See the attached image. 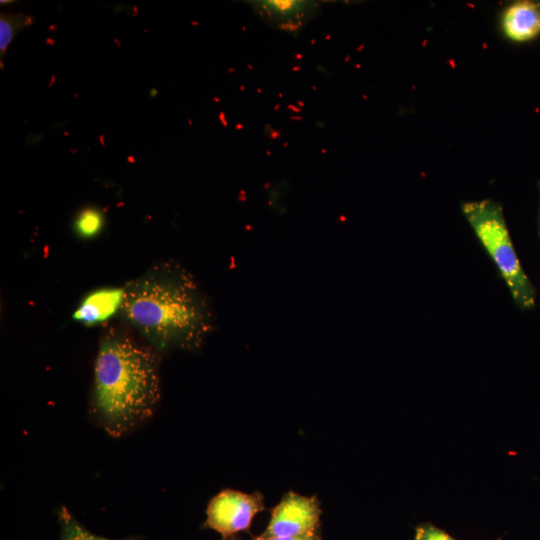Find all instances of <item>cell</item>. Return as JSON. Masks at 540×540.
Segmentation results:
<instances>
[{
	"label": "cell",
	"instance_id": "6da1fadb",
	"mask_svg": "<svg viewBox=\"0 0 540 540\" xmlns=\"http://www.w3.org/2000/svg\"><path fill=\"white\" fill-rule=\"evenodd\" d=\"M121 317L157 353L198 348L213 329L209 303L174 261L155 263L123 288Z\"/></svg>",
	"mask_w": 540,
	"mask_h": 540
},
{
	"label": "cell",
	"instance_id": "7a4b0ae2",
	"mask_svg": "<svg viewBox=\"0 0 540 540\" xmlns=\"http://www.w3.org/2000/svg\"><path fill=\"white\" fill-rule=\"evenodd\" d=\"M157 352L119 331L99 342L90 409L113 437L124 436L149 420L160 400Z\"/></svg>",
	"mask_w": 540,
	"mask_h": 540
},
{
	"label": "cell",
	"instance_id": "3957f363",
	"mask_svg": "<svg viewBox=\"0 0 540 540\" xmlns=\"http://www.w3.org/2000/svg\"><path fill=\"white\" fill-rule=\"evenodd\" d=\"M461 212L504 281L516 306L523 311L533 310L537 290L521 265L502 205L489 198L466 201L461 204Z\"/></svg>",
	"mask_w": 540,
	"mask_h": 540
},
{
	"label": "cell",
	"instance_id": "277c9868",
	"mask_svg": "<svg viewBox=\"0 0 540 540\" xmlns=\"http://www.w3.org/2000/svg\"><path fill=\"white\" fill-rule=\"evenodd\" d=\"M264 508L260 493L223 490L211 499L205 525L219 532L223 538L234 536L248 530L254 516Z\"/></svg>",
	"mask_w": 540,
	"mask_h": 540
},
{
	"label": "cell",
	"instance_id": "5b68a950",
	"mask_svg": "<svg viewBox=\"0 0 540 540\" xmlns=\"http://www.w3.org/2000/svg\"><path fill=\"white\" fill-rule=\"evenodd\" d=\"M321 509L315 496L306 497L295 492L285 494L271 513L263 532L271 536H302L319 531Z\"/></svg>",
	"mask_w": 540,
	"mask_h": 540
},
{
	"label": "cell",
	"instance_id": "8992f818",
	"mask_svg": "<svg viewBox=\"0 0 540 540\" xmlns=\"http://www.w3.org/2000/svg\"><path fill=\"white\" fill-rule=\"evenodd\" d=\"M252 6L268 24L291 33L299 32L320 8L314 1L295 0L253 1Z\"/></svg>",
	"mask_w": 540,
	"mask_h": 540
},
{
	"label": "cell",
	"instance_id": "52a82bcc",
	"mask_svg": "<svg viewBox=\"0 0 540 540\" xmlns=\"http://www.w3.org/2000/svg\"><path fill=\"white\" fill-rule=\"evenodd\" d=\"M505 37L514 42H526L540 34V3L517 1L507 6L501 16Z\"/></svg>",
	"mask_w": 540,
	"mask_h": 540
},
{
	"label": "cell",
	"instance_id": "ba28073f",
	"mask_svg": "<svg viewBox=\"0 0 540 540\" xmlns=\"http://www.w3.org/2000/svg\"><path fill=\"white\" fill-rule=\"evenodd\" d=\"M123 289H101L89 294L74 314V318L93 324L111 316L121 305Z\"/></svg>",
	"mask_w": 540,
	"mask_h": 540
},
{
	"label": "cell",
	"instance_id": "9c48e42d",
	"mask_svg": "<svg viewBox=\"0 0 540 540\" xmlns=\"http://www.w3.org/2000/svg\"><path fill=\"white\" fill-rule=\"evenodd\" d=\"M61 540H139L136 538L108 539L91 533L83 527L64 507L59 510Z\"/></svg>",
	"mask_w": 540,
	"mask_h": 540
},
{
	"label": "cell",
	"instance_id": "30bf717a",
	"mask_svg": "<svg viewBox=\"0 0 540 540\" xmlns=\"http://www.w3.org/2000/svg\"><path fill=\"white\" fill-rule=\"evenodd\" d=\"M31 23L32 18L24 14L11 15L3 12L1 13L0 52L2 57L16 33Z\"/></svg>",
	"mask_w": 540,
	"mask_h": 540
},
{
	"label": "cell",
	"instance_id": "8fae6325",
	"mask_svg": "<svg viewBox=\"0 0 540 540\" xmlns=\"http://www.w3.org/2000/svg\"><path fill=\"white\" fill-rule=\"evenodd\" d=\"M103 217L100 211L88 208L82 211L76 218V232L85 238H90L99 233L102 228Z\"/></svg>",
	"mask_w": 540,
	"mask_h": 540
},
{
	"label": "cell",
	"instance_id": "7c38bea8",
	"mask_svg": "<svg viewBox=\"0 0 540 540\" xmlns=\"http://www.w3.org/2000/svg\"><path fill=\"white\" fill-rule=\"evenodd\" d=\"M414 540H456L447 532L431 523H424L416 527Z\"/></svg>",
	"mask_w": 540,
	"mask_h": 540
},
{
	"label": "cell",
	"instance_id": "4fadbf2b",
	"mask_svg": "<svg viewBox=\"0 0 540 540\" xmlns=\"http://www.w3.org/2000/svg\"><path fill=\"white\" fill-rule=\"evenodd\" d=\"M252 540H321V536L319 531L302 536H271L262 533L259 536L254 537Z\"/></svg>",
	"mask_w": 540,
	"mask_h": 540
},
{
	"label": "cell",
	"instance_id": "5bb4252c",
	"mask_svg": "<svg viewBox=\"0 0 540 540\" xmlns=\"http://www.w3.org/2000/svg\"><path fill=\"white\" fill-rule=\"evenodd\" d=\"M281 134H282L281 131H276V130H274L273 132H271V133L269 134V139H270L271 141L276 140L277 138H279V137L281 136Z\"/></svg>",
	"mask_w": 540,
	"mask_h": 540
},
{
	"label": "cell",
	"instance_id": "9a60e30c",
	"mask_svg": "<svg viewBox=\"0 0 540 540\" xmlns=\"http://www.w3.org/2000/svg\"><path fill=\"white\" fill-rule=\"evenodd\" d=\"M287 109H289V110H291V111H293V112H295V113H300V112L302 111L301 108L296 107V106H294V105H292V104H288V105H287Z\"/></svg>",
	"mask_w": 540,
	"mask_h": 540
},
{
	"label": "cell",
	"instance_id": "2e32d148",
	"mask_svg": "<svg viewBox=\"0 0 540 540\" xmlns=\"http://www.w3.org/2000/svg\"><path fill=\"white\" fill-rule=\"evenodd\" d=\"M219 118H220V120L222 121L223 126H224V127H227V126H228V123H227V121L225 120V115H224L223 112L220 113Z\"/></svg>",
	"mask_w": 540,
	"mask_h": 540
},
{
	"label": "cell",
	"instance_id": "e0dca14e",
	"mask_svg": "<svg viewBox=\"0 0 540 540\" xmlns=\"http://www.w3.org/2000/svg\"><path fill=\"white\" fill-rule=\"evenodd\" d=\"M293 58H294L295 60H301V59L303 58V54H302L301 52L295 53V54L293 55Z\"/></svg>",
	"mask_w": 540,
	"mask_h": 540
},
{
	"label": "cell",
	"instance_id": "ac0fdd59",
	"mask_svg": "<svg viewBox=\"0 0 540 540\" xmlns=\"http://www.w3.org/2000/svg\"><path fill=\"white\" fill-rule=\"evenodd\" d=\"M302 69V66L301 65H295L291 68V71L292 72H298Z\"/></svg>",
	"mask_w": 540,
	"mask_h": 540
},
{
	"label": "cell",
	"instance_id": "d6986e66",
	"mask_svg": "<svg viewBox=\"0 0 540 540\" xmlns=\"http://www.w3.org/2000/svg\"><path fill=\"white\" fill-rule=\"evenodd\" d=\"M316 68H317L318 71H321L323 73H327V70L323 66H321L320 64H318L316 66Z\"/></svg>",
	"mask_w": 540,
	"mask_h": 540
},
{
	"label": "cell",
	"instance_id": "ffe728a7",
	"mask_svg": "<svg viewBox=\"0 0 540 540\" xmlns=\"http://www.w3.org/2000/svg\"><path fill=\"white\" fill-rule=\"evenodd\" d=\"M290 120H298V121H302L303 118H302V116H290Z\"/></svg>",
	"mask_w": 540,
	"mask_h": 540
},
{
	"label": "cell",
	"instance_id": "44dd1931",
	"mask_svg": "<svg viewBox=\"0 0 540 540\" xmlns=\"http://www.w3.org/2000/svg\"><path fill=\"white\" fill-rule=\"evenodd\" d=\"M296 102H297V104H298L299 108L303 109V108L305 107V104H304V102H303V101H301V100H297Z\"/></svg>",
	"mask_w": 540,
	"mask_h": 540
},
{
	"label": "cell",
	"instance_id": "7402d4cb",
	"mask_svg": "<svg viewBox=\"0 0 540 540\" xmlns=\"http://www.w3.org/2000/svg\"><path fill=\"white\" fill-rule=\"evenodd\" d=\"M316 126H318L320 128H323V127H325V123L318 120V121H316Z\"/></svg>",
	"mask_w": 540,
	"mask_h": 540
},
{
	"label": "cell",
	"instance_id": "603a6c76",
	"mask_svg": "<svg viewBox=\"0 0 540 540\" xmlns=\"http://www.w3.org/2000/svg\"><path fill=\"white\" fill-rule=\"evenodd\" d=\"M223 540H240L234 536H230V537H226V538H223Z\"/></svg>",
	"mask_w": 540,
	"mask_h": 540
},
{
	"label": "cell",
	"instance_id": "cb8c5ba5",
	"mask_svg": "<svg viewBox=\"0 0 540 540\" xmlns=\"http://www.w3.org/2000/svg\"><path fill=\"white\" fill-rule=\"evenodd\" d=\"M235 128H236L237 130H241V129L244 128V126H243L242 124L238 123V124L235 126Z\"/></svg>",
	"mask_w": 540,
	"mask_h": 540
},
{
	"label": "cell",
	"instance_id": "d4e9b609",
	"mask_svg": "<svg viewBox=\"0 0 540 540\" xmlns=\"http://www.w3.org/2000/svg\"><path fill=\"white\" fill-rule=\"evenodd\" d=\"M279 108H280V104L277 103V104L274 106L273 110L276 112V111L279 110Z\"/></svg>",
	"mask_w": 540,
	"mask_h": 540
},
{
	"label": "cell",
	"instance_id": "484cf974",
	"mask_svg": "<svg viewBox=\"0 0 540 540\" xmlns=\"http://www.w3.org/2000/svg\"><path fill=\"white\" fill-rule=\"evenodd\" d=\"M539 192H540V182H539ZM539 237H540V209H539Z\"/></svg>",
	"mask_w": 540,
	"mask_h": 540
},
{
	"label": "cell",
	"instance_id": "4316f807",
	"mask_svg": "<svg viewBox=\"0 0 540 540\" xmlns=\"http://www.w3.org/2000/svg\"><path fill=\"white\" fill-rule=\"evenodd\" d=\"M240 91H241V92H244V91H245V85H243V84L240 85Z\"/></svg>",
	"mask_w": 540,
	"mask_h": 540
},
{
	"label": "cell",
	"instance_id": "83f0119b",
	"mask_svg": "<svg viewBox=\"0 0 540 540\" xmlns=\"http://www.w3.org/2000/svg\"><path fill=\"white\" fill-rule=\"evenodd\" d=\"M247 68L250 70V71H253V66L251 64H247Z\"/></svg>",
	"mask_w": 540,
	"mask_h": 540
},
{
	"label": "cell",
	"instance_id": "f1b7e54d",
	"mask_svg": "<svg viewBox=\"0 0 540 540\" xmlns=\"http://www.w3.org/2000/svg\"><path fill=\"white\" fill-rule=\"evenodd\" d=\"M315 42H316L315 39H311L310 45H311V46H314V45H315Z\"/></svg>",
	"mask_w": 540,
	"mask_h": 540
},
{
	"label": "cell",
	"instance_id": "f546056e",
	"mask_svg": "<svg viewBox=\"0 0 540 540\" xmlns=\"http://www.w3.org/2000/svg\"><path fill=\"white\" fill-rule=\"evenodd\" d=\"M228 72H230V73L236 72V69H234V68H229V69H228Z\"/></svg>",
	"mask_w": 540,
	"mask_h": 540
},
{
	"label": "cell",
	"instance_id": "4dcf8cb0",
	"mask_svg": "<svg viewBox=\"0 0 540 540\" xmlns=\"http://www.w3.org/2000/svg\"><path fill=\"white\" fill-rule=\"evenodd\" d=\"M330 38H331V36L328 34V35L325 36L324 39L327 41V40H330Z\"/></svg>",
	"mask_w": 540,
	"mask_h": 540
},
{
	"label": "cell",
	"instance_id": "1f68e13d",
	"mask_svg": "<svg viewBox=\"0 0 540 540\" xmlns=\"http://www.w3.org/2000/svg\"><path fill=\"white\" fill-rule=\"evenodd\" d=\"M288 145H289V142H288V141H285V142L283 143V147H287Z\"/></svg>",
	"mask_w": 540,
	"mask_h": 540
},
{
	"label": "cell",
	"instance_id": "d6a6232c",
	"mask_svg": "<svg viewBox=\"0 0 540 540\" xmlns=\"http://www.w3.org/2000/svg\"><path fill=\"white\" fill-rule=\"evenodd\" d=\"M312 90L316 92V91H317V87H316L315 85H312Z\"/></svg>",
	"mask_w": 540,
	"mask_h": 540
},
{
	"label": "cell",
	"instance_id": "836d02e7",
	"mask_svg": "<svg viewBox=\"0 0 540 540\" xmlns=\"http://www.w3.org/2000/svg\"><path fill=\"white\" fill-rule=\"evenodd\" d=\"M257 93H258V94H261V93H262V89H261V88H257Z\"/></svg>",
	"mask_w": 540,
	"mask_h": 540
},
{
	"label": "cell",
	"instance_id": "e575fe53",
	"mask_svg": "<svg viewBox=\"0 0 540 540\" xmlns=\"http://www.w3.org/2000/svg\"><path fill=\"white\" fill-rule=\"evenodd\" d=\"M321 153H322V154H326V149H325V148H322V149H321Z\"/></svg>",
	"mask_w": 540,
	"mask_h": 540
},
{
	"label": "cell",
	"instance_id": "d590c367",
	"mask_svg": "<svg viewBox=\"0 0 540 540\" xmlns=\"http://www.w3.org/2000/svg\"><path fill=\"white\" fill-rule=\"evenodd\" d=\"M270 154H271L270 150L267 149V151H266V156H270Z\"/></svg>",
	"mask_w": 540,
	"mask_h": 540
},
{
	"label": "cell",
	"instance_id": "8d00e7d4",
	"mask_svg": "<svg viewBox=\"0 0 540 540\" xmlns=\"http://www.w3.org/2000/svg\"><path fill=\"white\" fill-rule=\"evenodd\" d=\"M246 30H247L246 26H242V31L246 32Z\"/></svg>",
	"mask_w": 540,
	"mask_h": 540
},
{
	"label": "cell",
	"instance_id": "74e56055",
	"mask_svg": "<svg viewBox=\"0 0 540 540\" xmlns=\"http://www.w3.org/2000/svg\"><path fill=\"white\" fill-rule=\"evenodd\" d=\"M278 97H279V98H282V97H283V94H282V93H278Z\"/></svg>",
	"mask_w": 540,
	"mask_h": 540
},
{
	"label": "cell",
	"instance_id": "f35d334b",
	"mask_svg": "<svg viewBox=\"0 0 540 540\" xmlns=\"http://www.w3.org/2000/svg\"><path fill=\"white\" fill-rule=\"evenodd\" d=\"M215 101H216L217 103H219V102H220V100H219L218 98H215Z\"/></svg>",
	"mask_w": 540,
	"mask_h": 540
}]
</instances>
